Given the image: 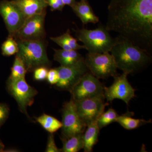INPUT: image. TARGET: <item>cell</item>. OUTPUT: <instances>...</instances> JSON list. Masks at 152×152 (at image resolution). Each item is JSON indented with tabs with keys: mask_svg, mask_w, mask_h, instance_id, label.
Wrapping results in <instances>:
<instances>
[{
	"mask_svg": "<svg viewBox=\"0 0 152 152\" xmlns=\"http://www.w3.org/2000/svg\"><path fill=\"white\" fill-rule=\"evenodd\" d=\"M26 19L46 11L48 6L45 0H12Z\"/></svg>",
	"mask_w": 152,
	"mask_h": 152,
	"instance_id": "cell-14",
	"label": "cell"
},
{
	"mask_svg": "<svg viewBox=\"0 0 152 152\" xmlns=\"http://www.w3.org/2000/svg\"><path fill=\"white\" fill-rule=\"evenodd\" d=\"M76 37L83 44L90 53L110 52L116 39L112 37L106 27L100 25L94 30L83 28L75 30Z\"/></svg>",
	"mask_w": 152,
	"mask_h": 152,
	"instance_id": "cell-4",
	"label": "cell"
},
{
	"mask_svg": "<svg viewBox=\"0 0 152 152\" xmlns=\"http://www.w3.org/2000/svg\"><path fill=\"white\" fill-rule=\"evenodd\" d=\"M7 151H5V152H18V151L17 150L15 149H9L6 150Z\"/></svg>",
	"mask_w": 152,
	"mask_h": 152,
	"instance_id": "cell-32",
	"label": "cell"
},
{
	"mask_svg": "<svg viewBox=\"0 0 152 152\" xmlns=\"http://www.w3.org/2000/svg\"><path fill=\"white\" fill-rule=\"evenodd\" d=\"M85 64L91 73L98 79H106L116 76L117 67L113 57L107 53H88Z\"/></svg>",
	"mask_w": 152,
	"mask_h": 152,
	"instance_id": "cell-5",
	"label": "cell"
},
{
	"mask_svg": "<svg viewBox=\"0 0 152 152\" xmlns=\"http://www.w3.org/2000/svg\"><path fill=\"white\" fill-rule=\"evenodd\" d=\"M46 152H60L61 149L58 148L55 143L54 137L53 133H50L48 138Z\"/></svg>",
	"mask_w": 152,
	"mask_h": 152,
	"instance_id": "cell-26",
	"label": "cell"
},
{
	"mask_svg": "<svg viewBox=\"0 0 152 152\" xmlns=\"http://www.w3.org/2000/svg\"><path fill=\"white\" fill-rule=\"evenodd\" d=\"M80 1H87V0H80Z\"/></svg>",
	"mask_w": 152,
	"mask_h": 152,
	"instance_id": "cell-33",
	"label": "cell"
},
{
	"mask_svg": "<svg viewBox=\"0 0 152 152\" xmlns=\"http://www.w3.org/2000/svg\"><path fill=\"white\" fill-rule=\"evenodd\" d=\"M46 79L50 84H56L58 81L59 75L58 71L56 68L51 69L48 70Z\"/></svg>",
	"mask_w": 152,
	"mask_h": 152,
	"instance_id": "cell-28",
	"label": "cell"
},
{
	"mask_svg": "<svg viewBox=\"0 0 152 152\" xmlns=\"http://www.w3.org/2000/svg\"><path fill=\"white\" fill-rule=\"evenodd\" d=\"M34 71V78L36 80L42 81L47 79L48 70L46 67H39Z\"/></svg>",
	"mask_w": 152,
	"mask_h": 152,
	"instance_id": "cell-25",
	"label": "cell"
},
{
	"mask_svg": "<svg viewBox=\"0 0 152 152\" xmlns=\"http://www.w3.org/2000/svg\"><path fill=\"white\" fill-rule=\"evenodd\" d=\"M4 148V145L0 139V152H3Z\"/></svg>",
	"mask_w": 152,
	"mask_h": 152,
	"instance_id": "cell-31",
	"label": "cell"
},
{
	"mask_svg": "<svg viewBox=\"0 0 152 152\" xmlns=\"http://www.w3.org/2000/svg\"><path fill=\"white\" fill-rule=\"evenodd\" d=\"M0 15L4 22L9 36L13 37L26 20L13 1L2 0L0 1Z\"/></svg>",
	"mask_w": 152,
	"mask_h": 152,
	"instance_id": "cell-10",
	"label": "cell"
},
{
	"mask_svg": "<svg viewBox=\"0 0 152 152\" xmlns=\"http://www.w3.org/2000/svg\"><path fill=\"white\" fill-rule=\"evenodd\" d=\"M50 39L64 50H77L85 49L84 46L79 45L77 40L71 36L69 29L61 35L55 37H50Z\"/></svg>",
	"mask_w": 152,
	"mask_h": 152,
	"instance_id": "cell-18",
	"label": "cell"
},
{
	"mask_svg": "<svg viewBox=\"0 0 152 152\" xmlns=\"http://www.w3.org/2000/svg\"><path fill=\"white\" fill-rule=\"evenodd\" d=\"M52 11H62L65 5L62 0H45Z\"/></svg>",
	"mask_w": 152,
	"mask_h": 152,
	"instance_id": "cell-29",
	"label": "cell"
},
{
	"mask_svg": "<svg viewBox=\"0 0 152 152\" xmlns=\"http://www.w3.org/2000/svg\"><path fill=\"white\" fill-rule=\"evenodd\" d=\"M46 11L26 19L22 27L14 36L16 40H41L45 35Z\"/></svg>",
	"mask_w": 152,
	"mask_h": 152,
	"instance_id": "cell-12",
	"label": "cell"
},
{
	"mask_svg": "<svg viewBox=\"0 0 152 152\" xmlns=\"http://www.w3.org/2000/svg\"><path fill=\"white\" fill-rule=\"evenodd\" d=\"M104 86L89 72L85 74L70 90L72 99L79 101L104 95Z\"/></svg>",
	"mask_w": 152,
	"mask_h": 152,
	"instance_id": "cell-7",
	"label": "cell"
},
{
	"mask_svg": "<svg viewBox=\"0 0 152 152\" xmlns=\"http://www.w3.org/2000/svg\"><path fill=\"white\" fill-rule=\"evenodd\" d=\"M62 139L84 132L86 125L79 116L72 99L66 103L62 110Z\"/></svg>",
	"mask_w": 152,
	"mask_h": 152,
	"instance_id": "cell-8",
	"label": "cell"
},
{
	"mask_svg": "<svg viewBox=\"0 0 152 152\" xmlns=\"http://www.w3.org/2000/svg\"><path fill=\"white\" fill-rule=\"evenodd\" d=\"M119 115L113 109H109L107 112H103L97 120L100 129L112 123L116 122Z\"/></svg>",
	"mask_w": 152,
	"mask_h": 152,
	"instance_id": "cell-23",
	"label": "cell"
},
{
	"mask_svg": "<svg viewBox=\"0 0 152 152\" xmlns=\"http://www.w3.org/2000/svg\"><path fill=\"white\" fill-rule=\"evenodd\" d=\"M104 96H98L75 102L76 110L82 121L86 125L97 121L108 104L104 101Z\"/></svg>",
	"mask_w": 152,
	"mask_h": 152,
	"instance_id": "cell-9",
	"label": "cell"
},
{
	"mask_svg": "<svg viewBox=\"0 0 152 152\" xmlns=\"http://www.w3.org/2000/svg\"><path fill=\"white\" fill-rule=\"evenodd\" d=\"M36 121L50 133L56 132L62 126V122L54 117L44 114L36 119Z\"/></svg>",
	"mask_w": 152,
	"mask_h": 152,
	"instance_id": "cell-21",
	"label": "cell"
},
{
	"mask_svg": "<svg viewBox=\"0 0 152 152\" xmlns=\"http://www.w3.org/2000/svg\"><path fill=\"white\" fill-rule=\"evenodd\" d=\"M27 71L24 64L20 57L16 56L13 64L11 69L9 79L12 80L24 78Z\"/></svg>",
	"mask_w": 152,
	"mask_h": 152,
	"instance_id": "cell-22",
	"label": "cell"
},
{
	"mask_svg": "<svg viewBox=\"0 0 152 152\" xmlns=\"http://www.w3.org/2000/svg\"><path fill=\"white\" fill-rule=\"evenodd\" d=\"M134 113L128 111L126 113L119 115L116 122L118 123L123 128L128 130L134 129L137 128L146 124L152 122L151 120L148 121L140 119H135L132 118Z\"/></svg>",
	"mask_w": 152,
	"mask_h": 152,
	"instance_id": "cell-19",
	"label": "cell"
},
{
	"mask_svg": "<svg viewBox=\"0 0 152 152\" xmlns=\"http://www.w3.org/2000/svg\"><path fill=\"white\" fill-rule=\"evenodd\" d=\"M83 133L77 134L65 139H62L63 148L61 151L77 152L83 149Z\"/></svg>",
	"mask_w": 152,
	"mask_h": 152,
	"instance_id": "cell-20",
	"label": "cell"
},
{
	"mask_svg": "<svg viewBox=\"0 0 152 152\" xmlns=\"http://www.w3.org/2000/svg\"><path fill=\"white\" fill-rule=\"evenodd\" d=\"M110 51L117 69L128 75L146 66L151 60V53L121 36L115 38Z\"/></svg>",
	"mask_w": 152,
	"mask_h": 152,
	"instance_id": "cell-2",
	"label": "cell"
},
{
	"mask_svg": "<svg viewBox=\"0 0 152 152\" xmlns=\"http://www.w3.org/2000/svg\"><path fill=\"white\" fill-rule=\"evenodd\" d=\"M87 129L83 133L84 148L85 152L92 151L94 146L96 143L100 129L97 121L90 123L86 126Z\"/></svg>",
	"mask_w": 152,
	"mask_h": 152,
	"instance_id": "cell-17",
	"label": "cell"
},
{
	"mask_svg": "<svg viewBox=\"0 0 152 152\" xmlns=\"http://www.w3.org/2000/svg\"><path fill=\"white\" fill-rule=\"evenodd\" d=\"M71 7L84 25H87L89 23L96 24L99 22V18L95 15L87 1L76 2Z\"/></svg>",
	"mask_w": 152,
	"mask_h": 152,
	"instance_id": "cell-15",
	"label": "cell"
},
{
	"mask_svg": "<svg viewBox=\"0 0 152 152\" xmlns=\"http://www.w3.org/2000/svg\"><path fill=\"white\" fill-rule=\"evenodd\" d=\"M16 41L19 48L16 56L23 62L27 72H32L39 67L48 68L50 66L42 39Z\"/></svg>",
	"mask_w": 152,
	"mask_h": 152,
	"instance_id": "cell-3",
	"label": "cell"
},
{
	"mask_svg": "<svg viewBox=\"0 0 152 152\" xmlns=\"http://www.w3.org/2000/svg\"><path fill=\"white\" fill-rule=\"evenodd\" d=\"M56 69L59 75L58 81L56 86L60 89L69 91L85 74L89 72L84 60L74 65L61 66Z\"/></svg>",
	"mask_w": 152,
	"mask_h": 152,
	"instance_id": "cell-13",
	"label": "cell"
},
{
	"mask_svg": "<svg viewBox=\"0 0 152 152\" xmlns=\"http://www.w3.org/2000/svg\"><path fill=\"white\" fill-rule=\"evenodd\" d=\"M55 51L54 59L61 65L67 66L76 64L84 60L81 55L76 50H65L54 49Z\"/></svg>",
	"mask_w": 152,
	"mask_h": 152,
	"instance_id": "cell-16",
	"label": "cell"
},
{
	"mask_svg": "<svg viewBox=\"0 0 152 152\" xmlns=\"http://www.w3.org/2000/svg\"><path fill=\"white\" fill-rule=\"evenodd\" d=\"M2 54L5 56H10L16 54L18 52V45L13 37L9 36L2 45Z\"/></svg>",
	"mask_w": 152,
	"mask_h": 152,
	"instance_id": "cell-24",
	"label": "cell"
},
{
	"mask_svg": "<svg viewBox=\"0 0 152 152\" xmlns=\"http://www.w3.org/2000/svg\"><path fill=\"white\" fill-rule=\"evenodd\" d=\"M65 5H68L72 7L76 2L75 0H62Z\"/></svg>",
	"mask_w": 152,
	"mask_h": 152,
	"instance_id": "cell-30",
	"label": "cell"
},
{
	"mask_svg": "<svg viewBox=\"0 0 152 152\" xmlns=\"http://www.w3.org/2000/svg\"><path fill=\"white\" fill-rule=\"evenodd\" d=\"M7 88L11 96L17 101L21 111L29 118L27 108L34 103L37 91L28 84L25 78L15 80L9 79Z\"/></svg>",
	"mask_w": 152,
	"mask_h": 152,
	"instance_id": "cell-6",
	"label": "cell"
},
{
	"mask_svg": "<svg viewBox=\"0 0 152 152\" xmlns=\"http://www.w3.org/2000/svg\"><path fill=\"white\" fill-rule=\"evenodd\" d=\"M106 28L152 51V0H111Z\"/></svg>",
	"mask_w": 152,
	"mask_h": 152,
	"instance_id": "cell-1",
	"label": "cell"
},
{
	"mask_svg": "<svg viewBox=\"0 0 152 152\" xmlns=\"http://www.w3.org/2000/svg\"><path fill=\"white\" fill-rule=\"evenodd\" d=\"M128 75L123 72L121 75L115 76L113 84L109 87H104V96L108 102L118 99L128 104L135 96V89L128 81Z\"/></svg>",
	"mask_w": 152,
	"mask_h": 152,
	"instance_id": "cell-11",
	"label": "cell"
},
{
	"mask_svg": "<svg viewBox=\"0 0 152 152\" xmlns=\"http://www.w3.org/2000/svg\"><path fill=\"white\" fill-rule=\"evenodd\" d=\"M10 109L7 104L0 103V128L8 117Z\"/></svg>",
	"mask_w": 152,
	"mask_h": 152,
	"instance_id": "cell-27",
	"label": "cell"
}]
</instances>
